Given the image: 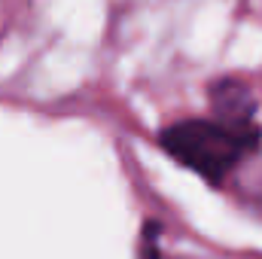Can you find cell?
<instances>
[{"mask_svg": "<svg viewBox=\"0 0 262 259\" xmlns=\"http://www.w3.org/2000/svg\"><path fill=\"white\" fill-rule=\"evenodd\" d=\"M259 140L256 122H229L220 116L180 119L162 131L165 153L213 186L226 183L235 168L259 149Z\"/></svg>", "mask_w": 262, "mask_h": 259, "instance_id": "1", "label": "cell"}]
</instances>
